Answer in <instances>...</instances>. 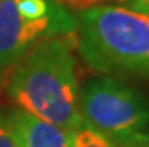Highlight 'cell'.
Wrapping results in <instances>:
<instances>
[{"mask_svg": "<svg viewBox=\"0 0 149 147\" xmlns=\"http://www.w3.org/2000/svg\"><path fill=\"white\" fill-rule=\"evenodd\" d=\"M77 50L93 74L149 78V17L113 5L84 9Z\"/></svg>", "mask_w": 149, "mask_h": 147, "instance_id": "cell-2", "label": "cell"}, {"mask_svg": "<svg viewBox=\"0 0 149 147\" xmlns=\"http://www.w3.org/2000/svg\"><path fill=\"white\" fill-rule=\"evenodd\" d=\"M83 123L116 141L142 132L149 123V101L111 77H101L80 90Z\"/></svg>", "mask_w": 149, "mask_h": 147, "instance_id": "cell-3", "label": "cell"}, {"mask_svg": "<svg viewBox=\"0 0 149 147\" xmlns=\"http://www.w3.org/2000/svg\"><path fill=\"white\" fill-rule=\"evenodd\" d=\"M63 2H65V3H68V2H72V0H63Z\"/></svg>", "mask_w": 149, "mask_h": 147, "instance_id": "cell-12", "label": "cell"}, {"mask_svg": "<svg viewBox=\"0 0 149 147\" xmlns=\"http://www.w3.org/2000/svg\"><path fill=\"white\" fill-rule=\"evenodd\" d=\"M72 33L39 41L15 65L9 95L27 113L74 132L83 125Z\"/></svg>", "mask_w": 149, "mask_h": 147, "instance_id": "cell-1", "label": "cell"}, {"mask_svg": "<svg viewBox=\"0 0 149 147\" xmlns=\"http://www.w3.org/2000/svg\"><path fill=\"white\" fill-rule=\"evenodd\" d=\"M0 147H17L9 120L2 116V111H0Z\"/></svg>", "mask_w": 149, "mask_h": 147, "instance_id": "cell-9", "label": "cell"}, {"mask_svg": "<svg viewBox=\"0 0 149 147\" xmlns=\"http://www.w3.org/2000/svg\"><path fill=\"white\" fill-rule=\"evenodd\" d=\"M15 3L20 14L30 20L44 18L54 8L48 3V0H15Z\"/></svg>", "mask_w": 149, "mask_h": 147, "instance_id": "cell-7", "label": "cell"}, {"mask_svg": "<svg viewBox=\"0 0 149 147\" xmlns=\"http://www.w3.org/2000/svg\"><path fill=\"white\" fill-rule=\"evenodd\" d=\"M17 147H72L71 131L36 117L24 110H15L8 117Z\"/></svg>", "mask_w": 149, "mask_h": 147, "instance_id": "cell-5", "label": "cell"}, {"mask_svg": "<svg viewBox=\"0 0 149 147\" xmlns=\"http://www.w3.org/2000/svg\"><path fill=\"white\" fill-rule=\"evenodd\" d=\"M111 2H120V0H72L68 2L66 5L75 8V9H89V8H95V6H102V5H109Z\"/></svg>", "mask_w": 149, "mask_h": 147, "instance_id": "cell-10", "label": "cell"}, {"mask_svg": "<svg viewBox=\"0 0 149 147\" xmlns=\"http://www.w3.org/2000/svg\"><path fill=\"white\" fill-rule=\"evenodd\" d=\"M72 147H118L116 143L84 123L72 134Z\"/></svg>", "mask_w": 149, "mask_h": 147, "instance_id": "cell-6", "label": "cell"}, {"mask_svg": "<svg viewBox=\"0 0 149 147\" xmlns=\"http://www.w3.org/2000/svg\"><path fill=\"white\" fill-rule=\"evenodd\" d=\"M130 8L149 17V0H131Z\"/></svg>", "mask_w": 149, "mask_h": 147, "instance_id": "cell-11", "label": "cell"}, {"mask_svg": "<svg viewBox=\"0 0 149 147\" xmlns=\"http://www.w3.org/2000/svg\"><path fill=\"white\" fill-rule=\"evenodd\" d=\"M118 147H149V135L143 132L131 134L115 141Z\"/></svg>", "mask_w": 149, "mask_h": 147, "instance_id": "cell-8", "label": "cell"}, {"mask_svg": "<svg viewBox=\"0 0 149 147\" xmlns=\"http://www.w3.org/2000/svg\"><path fill=\"white\" fill-rule=\"evenodd\" d=\"M75 27V20L60 6L30 20L20 14L15 0H0V69L15 66L39 41L74 33Z\"/></svg>", "mask_w": 149, "mask_h": 147, "instance_id": "cell-4", "label": "cell"}]
</instances>
